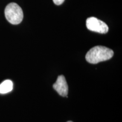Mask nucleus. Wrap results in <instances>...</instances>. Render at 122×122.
<instances>
[{
  "label": "nucleus",
  "instance_id": "nucleus-1",
  "mask_svg": "<svg viewBox=\"0 0 122 122\" xmlns=\"http://www.w3.org/2000/svg\"><path fill=\"white\" fill-rule=\"evenodd\" d=\"M114 51L103 46H96L90 49L85 56L86 61L92 64L106 61L112 57Z\"/></svg>",
  "mask_w": 122,
  "mask_h": 122
},
{
  "label": "nucleus",
  "instance_id": "nucleus-2",
  "mask_svg": "<svg viewBox=\"0 0 122 122\" xmlns=\"http://www.w3.org/2000/svg\"><path fill=\"white\" fill-rule=\"evenodd\" d=\"M5 15L7 20L12 24L20 23L23 19L22 8L15 3H10L5 9Z\"/></svg>",
  "mask_w": 122,
  "mask_h": 122
},
{
  "label": "nucleus",
  "instance_id": "nucleus-3",
  "mask_svg": "<svg viewBox=\"0 0 122 122\" xmlns=\"http://www.w3.org/2000/svg\"><path fill=\"white\" fill-rule=\"evenodd\" d=\"M86 25L91 31L102 34L106 33L109 30V27L105 22L95 17L88 18L86 21Z\"/></svg>",
  "mask_w": 122,
  "mask_h": 122
},
{
  "label": "nucleus",
  "instance_id": "nucleus-4",
  "mask_svg": "<svg viewBox=\"0 0 122 122\" xmlns=\"http://www.w3.org/2000/svg\"><path fill=\"white\" fill-rule=\"evenodd\" d=\"M53 87L59 95L62 97H67L68 86L63 75H60L58 77L57 81L53 85Z\"/></svg>",
  "mask_w": 122,
  "mask_h": 122
},
{
  "label": "nucleus",
  "instance_id": "nucleus-5",
  "mask_svg": "<svg viewBox=\"0 0 122 122\" xmlns=\"http://www.w3.org/2000/svg\"><path fill=\"white\" fill-rule=\"evenodd\" d=\"M13 82L10 80H6L0 84V93L5 94L10 92L13 89Z\"/></svg>",
  "mask_w": 122,
  "mask_h": 122
},
{
  "label": "nucleus",
  "instance_id": "nucleus-6",
  "mask_svg": "<svg viewBox=\"0 0 122 122\" xmlns=\"http://www.w3.org/2000/svg\"><path fill=\"white\" fill-rule=\"evenodd\" d=\"M53 2L57 5H60L62 4L65 1V0H53Z\"/></svg>",
  "mask_w": 122,
  "mask_h": 122
},
{
  "label": "nucleus",
  "instance_id": "nucleus-7",
  "mask_svg": "<svg viewBox=\"0 0 122 122\" xmlns=\"http://www.w3.org/2000/svg\"><path fill=\"white\" fill-rule=\"evenodd\" d=\"M71 122V121H68V122Z\"/></svg>",
  "mask_w": 122,
  "mask_h": 122
}]
</instances>
